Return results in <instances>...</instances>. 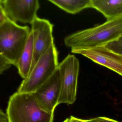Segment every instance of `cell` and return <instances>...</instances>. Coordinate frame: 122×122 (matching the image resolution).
<instances>
[{
	"mask_svg": "<svg viewBox=\"0 0 122 122\" xmlns=\"http://www.w3.org/2000/svg\"><path fill=\"white\" fill-rule=\"evenodd\" d=\"M122 36V16L92 28L69 34L64 39L71 50L90 48L106 46Z\"/></svg>",
	"mask_w": 122,
	"mask_h": 122,
	"instance_id": "6da1fadb",
	"label": "cell"
},
{
	"mask_svg": "<svg viewBox=\"0 0 122 122\" xmlns=\"http://www.w3.org/2000/svg\"><path fill=\"white\" fill-rule=\"evenodd\" d=\"M54 114L42 109L33 93L17 92L9 97L6 112L8 122H53Z\"/></svg>",
	"mask_w": 122,
	"mask_h": 122,
	"instance_id": "7a4b0ae2",
	"label": "cell"
},
{
	"mask_svg": "<svg viewBox=\"0 0 122 122\" xmlns=\"http://www.w3.org/2000/svg\"><path fill=\"white\" fill-rule=\"evenodd\" d=\"M31 29L8 19L0 25V54L16 66Z\"/></svg>",
	"mask_w": 122,
	"mask_h": 122,
	"instance_id": "3957f363",
	"label": "cell"
},
{
	"mask_svg": "<svg viewBox=\"0 0 122 122\" xmlns=\"http://www.w3.org/2000/svg\"><path fill=\"white\" fill-rule=\"evenodd\" d=\"M58 52L55 44L41 56L27 77L23 80L17 92L33 93L43 85L58 69Z\"/></svg>",
	"mask_w": 122,
	"mask_h": 122,
	"instance_id": "277c9868",
	"label": "cell"
},
{
	"mask_svg": "<svg viewBox=\"0 0 122 122\" xmlns=\"http://www.w3.org/2000/svg\"><path fill=\"white\" fill-rule=\"evenodd\" d=\"M61 78V90L58 105H71L76 99L80 63L77 58L69 54L59 64Z\"/></svg>",
	"mask_w": 122,
	"mask_h": 122,
	"instance_id": "5b68a950",
	"label": "cell"
},
{
	"mask_svg": "<svg viewBox=\"0 0 122 122\" xmlns=\"http://www.w3.org/2000/svg\"><path fill=\"white\" fill-rule=\"evenodd\" d=\"M31 25V31L33 39L34 54L30 72L41 56L54 44L53 36L54 26L49 20L40 18L37 16Z\"/></svg>",
	"mask_w": 122,
	"mask_h": 122,
	"instance_id": "8992f818",
	"label": "cell"
},
{
	"mask_svg": "<svg viewBox=\"0 0 122 122\" xmlns=\"http://www.w3.org/2000/svg\"><path fill=\"white\" fill-rule=\"evenodd\" d=\"M1 2L8 18L16 23L31 24L37 17L40 6L38 0H1Z\"/></svg>",
	"mask_w": 122,
	"mask_h": 122,
	"instance_id": "52a82bcc",
	"label": "cell"
},
{
	"mask_svg": "<svg viewBox=\"0 0 122 122\" xmlns=\"http://www.w3.org/2000/svg\"><path fill=\"white\" fill-rule=\"evenodd\" d=\"M61 90V74L58 68L52 76L33 94L42 109L53 112L58 106Z\"/></svg>",
	"mask_w": 122,
	"mask_h": 122,
	"instance_id": "ba28073f",
	"label": "cell"
},
{
	"mask_svg": "<svg viewBox=\"0 0 122 122\" xmlns=\"http://www.w3.org/2000/svg\"><path fill=\"white\" fill-rule=\"evenodd\" d=\"M71 52L83 55L122 76V54L114 51L105 46L87 49L71 50Z\"/></svg>",
	"mask_w": 122,
	"mask_h": 122,
	"instance_id": "9c48e42d",
	"label": "cell"
},
{
	"mask_svg": "<svg viewBox=\"0 0 122 122\" xmlns=\"http://www.w3.org/2000/svg\"><path fill=\"white\" fill-rule=\"evenodd\" d=\"M91 8L102 13L107 20L122 16V0H91Z\"/></svg>",
	"mask_w": 122,
	"mask_h": 122,
	"instance_id": "30bf717a",
	"label": "cell"
},
{
	"mask_svg": "<svg viewBox=\"0 0 122 122\" xmlns=\"http://www.w3.org/2000/svg\"><path fill=\"white\" fill-rule=\"evenodd\" d=\"M33 54V39L30 30L29 36L15 66L19 75L23 79L27 77L30 72Z\"/></svg>",
	"mask_w": 122,
	"mask_h": 122,
	"instance_id": "8fae6325",
	"label": "cell"
},
{
	"mask_svg": "<svg viewBox=\"0 0 122 122\" xmlns=\"http://www.w3.org/2000/svg\"><path fill=\"white\" fill-rule=\"evenodd\" d=\"M49 1L71 14H75L87 8H91V0H49Z\"/></svg>",
	"mask_w": 122,
	"mask_h": 122,
	"instance_id": "7c38bea8",
	"label": "cell"
},
{
	"mask_svg": "<svg viewBox=\"0 0 122 122\" xmlns=\"http://www.w3.org/2000/svg\"><path fill=\"white\" fill-rule=\"evenodd\" d=\"M106 46L111 50L122 55V37Z\"/></svg>",
	"mask_w": 122,
	"mask_h": 122,
	"instance_id": "4fadbf2b",
	"label": "cell"
},
{
	"mask_svg": "<svg viewBox=\"0 0 122 122\" xmlns=\"http://www.w3.org/2000/svg\"><path fill=\"white\" fill-rule=\"evenodd\" d=\"M12 65L8 60L0 54V75L10 68Z\"/></svg>",
	"mask_w": 122,
	"mask_h": 122,
	"instance_id": "5bb4252c",
	"label": "cell"
},
{
	"mask_svg": "<svg viewBox=\"0 0 122 122\" xmlns=\"http://www.w3.org/2000/svg\"><path fill=\"white\" fill-rule=\"evenodd\" d=\"M87 121L88 122H119L105 117H98L91 119L87 120Z\"/></svg>",
	"mask_w": 122,
	"mask_h": 122,
	"instance_id": "9a60e30c",
	"label": "cell"
},
{
	"mask_svg": "<svg viewBox=\"0 0 122 122\" xmlns=\"http://www.w3.org/2000/svg\"><path fill=\"white\" fill-rule=\"evenodd\" d=\"M1 1L0 0V25L9 19L4 11Z\"/></svg>",
	"mask_w": 122,
	"mask_h": 122,
	"instance_id": "2e32d148",
	"label": "cell"
},
{
	"mask_svg": "<svg viewBox=\"0 0 122 122\" xmlns=\"http://www.w3.org/2000/svg\"><path fill=\"white\" fill-rule=\"evenodd\" d=\"M8 122L6 114L0 109V122Z\"/></svg>",
	"mask_w": 122,
	"mask_h": 122,
	"instance_id": "e0dca14e",
	"label": "cell"
},
{
	"mask_svg": "<svg viewBox=\"0 0 122 122\" xmlns=\"http://www.w3.org/2000/svg\"><path fill=\"white\" fill-rule=\"evenodd\" d=\"M69 119L71 122H88L87 120L79 119L72 116H71Z\"/></svg>",
	"mask_w": 122,
	"mask_h": 122,
	"instance_id": "ac0fdd59",
	"label": "cell"
},
{
	"mask_svg": "<svg viewBox=\"0 0 122 122\" xmlns=\"http://www.w3.org/2000/svg\"><path fill=\"white\" fill-rule=\"evenodd\" d=\"M63 122H71L70 121L69 118H67L66 120H64Z\"/></svg>",
	"mask_w": 122,
	"mask_h": 122,
	"instance_id": "d6986e66",
	"label": "cell"
},
{
	"mask_svg": "<svg viewBox=\"0 0 122 122\" xmlns=\"http://www.w3.org/2000/svg\"></svg>",
	"mask_w": 122,
	"mask_h": 122,
	"instance_id": "ffe728a7",
	"label": "cell"
},
{
	"mask_svg": "<svg viewBox=\"0 0 122 122\" xmlns=\"http://www.w3.org/2000/svg\"></svg>",
	"mask_w": 122,
	"mask_h": 122,
	"instance_id": "44dd1931",
	"label": "cell"
}]
</instances>
